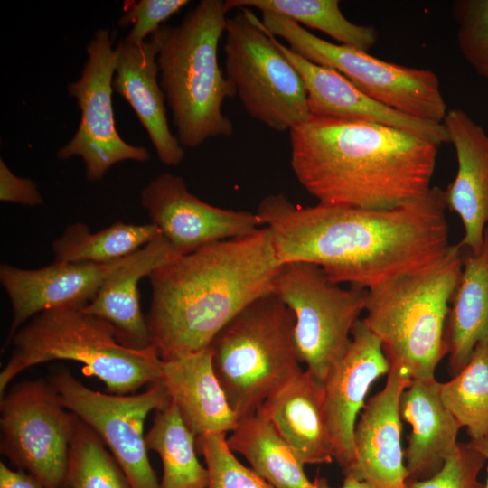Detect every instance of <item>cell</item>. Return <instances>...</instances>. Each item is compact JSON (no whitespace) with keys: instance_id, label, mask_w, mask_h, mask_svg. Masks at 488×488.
Wrapping results in <instances>:
<instances>
[{"instance_id":"6da1fadb","label":"cell","mask_w":488,"mask_h":488,"mask_svg":"<svg viewBox=\"0 0 488 488\" xmlns=\"http://www.w3.org/2000/svg\"><path fill=\"white\" fill-rule=\"evenodd\" d=\"M446 210L444 190L432 186L414 202L382 210L300 206L276 193L262 199L256 213L280 264L312 263L333 283L370 290L445 255Z\"/></svg>"},{"instance_id":"7a4b0ae2","label":"cell","mask_w":488,"mask_h":488,"mask_svg":"<svg viewBox=\"0 0 488 488\" xmlns=\"http://www.w3.org/2000/svg\"><path fill=\"white\" fill-rule=\"evenodd\" d=\"M289 136L292 171L319 203L392 209L432 187L438 146L409 132L310 115Z\"/></svg>"},{"instance_id":"3957f363","label":"cell","mask_w":488,"mask_h":488,"mask_svg":"<svg viewBox=\"0 0 488 488\" xmlns=\"http://www.w3.org/2000/svg\"><path fill=\"white\" fill-rule=\"evenodd\" d=\"M280 266L269 230L260 227L154 270L148 277L152 298L145 318L161 359L208 348L243 308L274 292Z\"/></svg>"},{"instance_id":"277c9868","label":"cell","mask_w":488,"mask_h":488,"mask_svg":"<svg viewBox=\"0 0 488 488\" xmlns=\"http://www.w3.org/2000/svg\"><path fill=\"white\" fill-rule=\"evenodd\" d=\"M227 13L225 1L202 0L178 25L163 24L151 35L158 47L160 86L183 146L233 133L222 106L236 90L218 61Z\"/></svg>"},{"instance_id":"5b68a950","label":"cell","mask_w":488,"mask_h":488,"mask_svg":"<svg viewBox=\"0 0 488 488\" xmlns=\"http://www.w3.org/2000/svg\"><path fill=\"white\" fill-rule=\"evenodd\" d=\"M459 244L434 263L368 290L362 320L379 338L390 366L411 380L435 379L448 354L445 330L463 270Z\"/></svg>"},{"instance_id":"8992f818","label":"cell","mask_w":488,"mask_h":488,"mask_svg":"<svg viewBox=\"0 0 488 488\" xmlns=\"http://www.w3.org/2000/svg\"><path fill=\"white\" fill-rule=\"evenodd\" d=\"M13 352L0 372V396L32 366L56 360L83 364L114 394H130L162 379L158 351L135 349L118 342L113 327L84 306L66 305L42 312L20 327L9 344ZM6 346V347H7Z\"/></svg>"},{"instance_id":"52a82bcc","label":"cell","mask_w":488,"mask_h":488,"mask_svg":"<svg viewBox=\"0 0 488 488\" xmlns=\"http://www.w3.org/2000/svg\"><path fill=\"white\" fill-rule=\"evenodd\" d=\"M294 326L292 311L272 292L243 308L209 345L216 376L239 419L256 413L303 370Z\"/></svg>"},{"instance_id":"ba28073f","label":"cell","mask_w":488,"mask_h":488,"mask_svg":"<svg viewBox=\"0 0 488 488\" xmlns=\"http://www.w3.org/2000/svg\"><path fill=\"white\" fill-rule=\"evenodd\" d=\"M224 34L226 77L249 116L278 132L306 120L303 80L251 9L228 17Z\"/></svg>"},{"instance_id":"9c48e42d","label":"cell","mask_w":488,"mask_h":488,"mask_svg":"<svg viewBox=\"0 0 488 488\" xmlns=\"http://www.w3.org/2000/svg\"><path fill=\"white\" fill-rule=\"evenodd\" d=\"M263 27L305 60L333 69L375 100L418 118L443 123L448 110L436 74L385 61L361 50L323 40L296 22L261 13Z\"/></svg>"},{"instance_id":"30bf717a","label":"cell","mask_w":488,"mask_h":488,"mask_svg":"<svg viewBox=\"0 0 488 488\" xmlns=\"http://www.w3.org/2000/svg\"><path fill=\"white\" fill-rule=\"evenodd\" d=\"M274 293L295 316L294 340L300 362L323 384L351 343L368 290L343 288L317 265L288 262L280 266Z\"/></svg>"},{"instance_id":"8fae6325","label":"cell","mask_w":488,"mask_h":488,"mask_svg":"<svg viewBox=\"0 0 488 488\" xmlns=\"http://www.w3.org/2000/svg\"><path fill=\"white\" fill-rule=\"evenodd\" d=\"M1 451L44 488H66L69 450L79 418L52 386L25 380L1 397Z\"/></svg>"},{"instance_id":"7c38bea8","label":"cell","mask_w":488,"mask_h":488,"mask_svg":"<svg viewBox=\"0 0 488 488\" xmlns=\"http://www.w3.org/2000/svg\"><path fill=\"white\" fill-rule=\"evenodd\" d=\"M50 384L65 408L90 427L109 448L131 488H161L150 464L144 423L152 410H162L171 399L162 380L138 394H106L93 390L68 370L52 375Z\"/></svg>"},{"instance_id":"4fadbf2b","label":"cell","mask_w":488,"mask_h":488,"mask_svg":"<svg viewBox=\"0 0 488 488\" xmlns=\"http://www.w3.org/2000/svg\"><path fill=\"white\" fill-rule=\"evenodd\" d=\"M108 29H99L87 45L88 59L80 77L68 84V94L80 109L73 137L57 152L61 159L80 156L88 180L98 182L116 164L126 160L146 162L145 146L127 143L115 125L112 104L115 48Z\"/></svg>"},{"instance_id":"5bb4252c","label":"cell","mask_w":488,"mask_h":488,"mask_svg":"<svg viewBox=\"0 0 488 488\" xmlns=\"http://www.w3.org/2000/svg\"><path fill=\"white\" fill-rule=\"evenodd\" d=\"M141 204L151 223L181 256L249 235L262 226L256 212L209 204L192 194L181 176L168 172L142 190Z\"/></svg>"},{"instance_id":"9a60e30c","label":"cell","mask_w":488,"mask_h":488,"mask_svg":"<svg viewBox=\"0 0 488 488\" xmlns=\"http://www.w3.org/2000/svg\"><path fill=\"white\" fill-rule=\"evenodd\" d=\"M389 371L380 341L359 319L346 352L323 383L334 459L344 476L352 472L355 461L353 435L357 417L365 406L371 384Z\"/></svg>"},{"instance_id":"2e32d148","label":"cell","mask_w":488,"mask_h":488,"mask_svg":"<svg viewBox=\"0 0 488 488\" xmlns=\"http://www.w3.org/2000/svg\"><path fill=\"white\" fill-rule=\"evenodd\" d=\"M123 259L110 264L54 261L36 269L1 264L0 282L13 313L5 347L34 315L56 307L89 304Z\"/></svg>"},{"instance_id":"e0dca14e","label":"cell","mask_w":488,"mask_h":488,"mask_svg":"<svg viewBox=\"0 0 488 488\" xmlns=\"http://www.w3.org/2000/svg\"><path fill=\"white\" fill-rule=\"evenodd\" d=\"M411 381L404 370L389 367L384 388L369 399L356 422L355 461L348 475L377 488H405L408 471L400 442L399 401Z\"/></svg>"},{"instance_id":"ac0fdd59","label":"cell","mask_w":488,"mask_h":488,"mask_svg":"<svg viewBox=\"0 0 488 488\" xmlns=\"http://www.w3.org/2000/svg\"><path fill=\"white\" fill-rule=\"evenodd\" d=\"M277 48L291 62L305 84L310 115L361 120L396 127L437 146L450 143L443 123L404 114L371 98L340 72L313 63L275 37Z\"/></svg>"},{"instance_id":"d6986e66","label":"cell","mask_w":488,"mask_h":488,"mask_svg":"<svg viewBox=\"0 0 488 488\" xmlns=\"http://www.w3.org/2000/svg\"><path fill=\"white\" fill-rule=\"evenodd\" d=\"M443 125L458 164L455 177L444 190L446 209L463 223L465 234L458 244L476 255L488 226V134L460 108L448 109Z\"/></svg>"},{"instance_id":"ffe728a7","label":"cell","mask_w":488,"mask_h":488,"mask_svg":"<svg viewBox=\"0 0 488 488\" xmlns=\"http://www.w3.org/2000/svg\"><path fill=\"white\" fill-rule=\"evenodd\" d=\"M157 54L158 47L152 39L140 43L120 41L115 48L112 86L136 113L159 160L175 166L183 161L184 151L169 127L165 96L158 81Z\"/></svg>"},{"instance_id":"44dd1931","label":"cell","mask_w":488,"mask_h":488,"mask_svg":"<svg viewBox=\"0 0 488 488\" xmlns=\"http://www.w3.org/2000/svg\"><path fill=\"white\" fill-rule=\"evenodd\" d=\"M275 427L304 465L330 464L334 446L324 385L302 370L258 410Z\"/></svg>"},{"instance_id":"7402d4cb","label":"cell","mask_w":488,"mask_h":488,"mask_svg":"<svg viewBox=\"0 0 488 488\" xmlns=\"http://www.w3.org/2000/svg\"><path fill=\"white\" fill-rule=\"evenodd\" d=\"M180 256L160 235L125 258L84 310L107 321L123 345L135 349L152 346L146 318L139 304L138 282Z\"/></svg>"},{"instance_id":"603a6c76","label":"cell","mask_w":488,"mask_h":488,"mask_svg":"<svg viewBox=\"0 0 488 488\" xmlns=\"http://www.w3.org/2000/svg\"><path fill=\"white\" fill-rule=\"evenodd\" d=\"M161 380L196 437L227 434L237 427L239 419L216 376L209 348L163 361Z\"/></svg>"},{"instance_id":"cb8c5ba5","label":"cell","mask_w":488,"mask_h":488,"mask_svg":"<svg viewBox=\"0 0 488 488\" xmlns=\"http://www.w3.org/2000/svg\"><path fill=\"white\" fill-rule=\"evenodd\" d=\"M436 379L412 380L399 401L401 418L412 430L404 451L408 480L431 477L456 447L462 427L445 406Z\"/></svg>"},{"instance_id":"d4e9b609","label":"cell","mask_w":488,"mask_h":488,"mask_svg":"<svg viewBox=\"0 0 488 488\" xmlns=\"http://www.w3.org/2000/svg\"><path fill=\"white\" fill-rule=\"evenodd\" d=\"M445 340L453 376L468 363L478 343L488 345V226L476 254L463 256V270L452 297Z\"/></svg>"},{"instance_id":"484cf974","label":"cell","mask_w":488,"mask_h":488,"mask_svg":"<svg viewBox=\"0 0 488 488\" xmlns=\"http://www.w3.org/2000/svg\"><path fill=\"white\" fill-rule=\"evenodd\" d=\"M233 453L242 455L252 470L274 488H314L304 464L275 427L257 411L239 420L227 437Z\"/></svg>"},{"instance_id":"4316f807","label":"cell","mask_w":488,"mask_h":488,"mask_svg":"<svg viewBox=\"0 0 488 488\" xmlns=\"http://www.w3.org/2000/svg\"><path fill=\"white\" fill-rule=\"evenodd\" d=\"M161 234L153 223L116 221L97 232L81 222L69 225L52 245L55 261L110 264L136 252Z\"/></svg>"},{"instance_id":"83f0119b","label":"cell","mask_w":488,"mask_h":488,"mask_svg":"<svg viewBox=\"0 0 488 488\" xmlns=\"http://www.w3.org/2000/svg\"><path fill=\"white\" fill-rule=\"evenodd\" d=\"M195 437L172 401L156 411L145 445L161 458V488H207L208 471L197 458Z\"/></svg>"},{"instance_id":"f1b7e54d","label":"cell","mask_w":488,"mask_h":488,"mask_svg":"<svg viewBox=\"0 0 488 488\" xmlns=\"http://www.w3.org/2000/svg\"><path fill=\"white\" fill-rule=\"evenodd\" d=\"M231 9L254 8L288 18L300 25L319 30L339 44L368 52L377 42L378 33L373 26L350 22L340 9L337 0H227Z\"/></svg>"},{"instance_id":"f546056e","label":"cell","mask_w":488,"mask_h":488,"mask_svg":"<svg viewBox=\"0 0 488 488\" xmlns=\"http://www.w3.org/2000/svg\"><path fill=\"white\" fill-rule=\"evenodd\" d=\"M439 390L445 406L471 440L488 438V345L478 343L465 368L440 382Z\"/></svg>"},{"instance_id":"4dcf8cb0","label":"cell","mask_w":488,"mask_h":488,"mask_svg":"<svg viewBox=\"0 0 488 488\" xmlns=\"http://www.w3.org/2000/svg\"><path fill=\"white\" fill-rule=\"evenodd\" d=\"M66 488H131L101 438L80 419L70 446Z\"/></svg>"},{"instance_id":"1f68e13d","label":"cell","mask_w":488,"mask_h":488,"mask_svg":"<svg viewBox=\"0 0 488 488\" xmlns=\"http://www.w3.org/2000/svg\"><path fill=\"white\" fill-rule=\"evenodd\" d=\"M196 447L206 463L207 488H274L236 458L227 444L226 434L199 436Z\"/></svg>"},{"instance_id":"d6a6232c","label":"cell","mask_w":488,"mask_h":488,"mask_svg":"<svg viewBox=\"0 0 488 488\" xmlns=\"http://www.w3.org/2000/svg\"><path fill=\"white\" fill-rule=\"evenodd\" d=\"M457 43L465 61L488 80V0H459L453 4Z\"/></svg>"},{"instance_id":"836d02e7","label":"cell","mask_w":488,"mask_h":488,"mask_svg":"<svg viewBox=\"0 0 488 488\" xmlns=\"http://www.w3.org/2000/svg\"><path fill=\"white\" fill-rule=\"evenodd\" d=\"M486 457L470 442L458 443L443 466L431 477L406 481L405 488H485L478 476Z\"/></svg>"},{"instance_id":"e575fe53","label":"cell","mask_w":488,"mask_h":488,"mask_svg":"<svg viewBox=\"0 0 488 488\" xmlns=\"http://www.w3.org/2000/svg\"><path fill=\"white\" fill-rule=\"evenodd\" d=\"M189 3L188 0H140L129 5L118 21L122 27L132 24L126 41L140 43L146 41L172 15Z\"/></svg>"},{"instance_id":"d590c367","label":"cell","mask_w":488,"mask_h":488,"mask_svg":"<svg viewBox=\"0 0 488 488\" xmlns=\"http://www.w3.org/2000/svg\"><path fill=\"white\" fill-rule=\"evenodd\" d=\"M0 200L36 207L43 202L34 181L16 176L0 159Z\"/></svg>"},{"instance_id":"8d00e7d4","label":"cell","mask_w":488,"mask_h":488,"mask_svg":"<svg viewBox=\"0 0 488 488\" xmlns=\"http://www.w3.org/2000/svg\"><path fill=\"white\" fill-rule=\"evenodd\" d=\"M0 488H44L40 481L23 470H13L0 463Z\"/></svg>"},{"instance_id":"74e56055","label":"cell","mask_w":488,"mask_h":488,"mask_svg":"<svg viewBox=\"0 0 488 488\" xmlns=\"http://www.w3.org/2000/svg\"><path fill=\"white\" fill-rule=\"evenodd\" d=\"M314 488H333L329 485L327 480L317 476L314 481ZM340 488H377L367 481L358 479L348 475L344 477L343 485Z\"/></svg>"},{"instance_id":"f35d334b","label":"cell","mask_w":488,"mask_h":488,"mask_svg":"<svg viewBox=\"0 0 488 488\" xmlns=\"http://www.w3.org/2000/svg\"><path fill=\"white\" fill-rule=\"evenodd\" d=\"M470 444L478 449L485 457L487 461V480L485 483V488H488V438L481 440H470Z\"/></svg>"}]
</instances>
